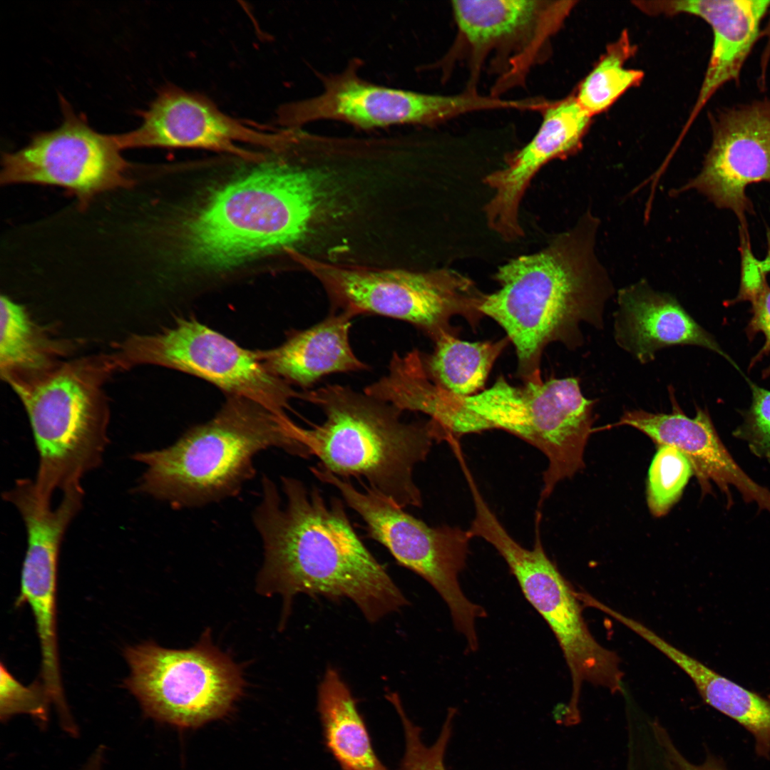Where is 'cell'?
Segmentation results:
<instances>
[{"label": "cell", "instance_id": "1", "mask_svg": "<svg viewBox=\"0 0 770 770\" xmlns=\"http://www.w3.org/2000/svg\"><path fill=\"white\" fill-rule=\"evenodd\" d=\"M281 481L285 504L276 484L265 475L262 478L252 520L264 553L257 590L282 597L283 621L300 593L349 599L371 623L408 604L359 538L343 501L332 498L327 502L319 488L308 491L292 477L282 476Z\"/></svg>", "mask_w": 770, "mask_h": 770}, {"label": "cell", "instance_id": "2", "mask_svg": "<svg viewBox=\"0 0 770 770\" xmlns=\"http://www.w3.org/2000/svg\"><path fill=\"white\" fill-rule=\"evenodd\" d=\"M594 229L587 221L545 250L511 260L496 273L500 288L484 294L481 312L514 345L523 383L543 381L548 345L576 348L582 342V322L602 326L611 289L593 255Z\"/></svg>", "mask_w": 770, "mask_h": 770}, {"label": "cell", "instance_id": "3", "mask_svg": "<svg viewBox=\"0 0 770 770\" xmlns=\"http://www.w3.org/2000/svg\"><path fill=\"white\" fill-rule=\"evenodd\" d=\"M233 179L169 231L177 271L214 274L266 255L298 252L301 242L294 174L285 146Z\"/></svg>", "mask_w": 770, "mask_h": 770}, {"label": "cell", "instance_id": "4", "mask_svg": "<svg viewBox=\"0 0 770 770\" xmlns=\"http://www.w3.org/2000/svg\"><path fill=\"white\" fill-rule=\"evenodd\" d=\"M295 423L250 399L228 395L210 421L166 448L138 452L145 466L137 491L178 508L234 497L255 474L254 458L270 448L302 458L312 455L295 436Z\"/></svg>", "mask_w": 770, "mask_h": 770}, {"label": "cell", "instance_id": "5", "mask_svg": "<svg viewBox=\"0 0 770 770\" xmlns=\"http://www.w3.org/2000/svg\"><path fill=\"white\" fill-rule=\"evenodd\" d=\"M299 399L325 416L311 428H295L297 439L319 466L342 478H365L369 487L403 508L421 506L414 468L441 441L431 420L405 422L403 412L391 404L339 384L305 390Z\"/></svg>", "mask_w": 770, "mask_h": 770}, {"label": "cell", "instance_id": "6", "mask_svg": "<svg viewBox=\"0 0 770 770\" xmlns=\"http://www.w3.org/2000/svg\"><path fill=\"white\" fill-rule=\"evenodd\" d=\"M118 369L113 354L62 361L38 376L10 383L27 413L38 453L37 496L81 488L102 462L109 411L103 384Z\"/></svg>", "mask_w": 770, "mask_h": 770}, {"label": "cell", "instance_id": "7", "mask_svg": "<svg viewBox=\"0 0 770 770\" xmlns=\"http://www.w3.org/2000/svg\"><path fill=\"white\" fill-rule=\"evenodd\" d=\"M595 404L583 396L575 377L515 386L503 376L491 387L466 396L432 384L421 401L423 413L448 438L503 430L543 452L552 472L565 469L584 451L592 431Z\"/></svg>", "mask_w": 770, "mask_h": 770}, {"label": "cell", "instance_id": "8", "mask_svg": "<svg viewBox=\"0 0 770 770\" xmlns=\"http://www.w3.org/2000/svg\"><path fill=\"white\" fill-rule=\"evenodd\" d=\"M290 260L312 275L334 312L377 314L410 323L435 341L457 334L451 323L463 317L473 328L484 317V293L466 276L441 268L410 270L326 263L292 252Z\"/></svg>", "mask_w": 770, "mask_h": 770}, {"label": "cell", "instance_id": "9", "mask_svg": "<svg viewBox=\"0 0 770 770\" xmlns=\"http://www.w3.org/2000/svg\"><path fill=\"white\" fill-rule=\"evenodd\" d=\"M468 529L472 536L490 543L502 556L527 600L540 614L555 636L568 667L572 691L563 719L580 720L579 699L587 682L612 693L623 691L624 674L617 653L592 635L575 590L550 560L537 532L533 547L524 548L507 532L488 503L474 508Z\"/></svg>", "mask_w": 770, "mask_h": 770}, {"label": "cell", "instance_id": "10", "mask_svg": "<svg viewBox=\"0 0 770 770\" xmlns=\"http://www.w3.org/2000/svg\"><path fill=\"white\" fill-rule=\"evenodd\" d=\"M310 470L319 481L339 491L364 521L370 538L436 590L447 605L455 628L465 638L466 650H477L476 622L486 617V610L466 597L458 580L473 538L470 531L450 525L429 526L363 483L364 490L359 491L349 479L319 465Z\"/></svg>", "mask_w": 770, "mask_h": 770}, {"label": "cell", "instance_id": "11", "mask_svg": "<svg viewBox=\"0 0 770 770\" xmlns=\"http://www.w3.org/2000/svg\"><path fill=\"white\" fill-rule=\"evenodd\" d=\"M124 684L148 717L182 728L226 715L242 695V669L212 643L207 630L193 647L164 648L153 642L127 647Z\"/></svg>", "mask_w": 770, "mask_h": 770}, {"label": "cell", "instance_id": "12", "mask_svg": "<svg viewBox=\"0 0 770 770\" xmlns=\"http://www.w3.org/2000/svg\"><path fill=\"white\" fill-rule=\"evenodd\" d=\"M574 1L466 0L451 7L457 31L446 58L462 61L473 83L483 71L496 77L491 96L523 81L547 53Z\"/></svg>", "mask_w": 770, "mask_h": 770}, {"label": "cell", "instance_id": "13", "mask_svg": "<svg viewBox=\"0 0 770 770\" xmlns=\"http://www.w3.org/2000/svg\"><path fill=\"white\" fill-rule=\"evenodd\" d=\"M114 356L119 369L152 364L180 371L282 416H287L289 401L300 396L267 369L260 350L245 349L194 318L178 319L153 334L132 336Z\"/></svg>", "mask_w": 770, "mask_h": 770}, {"label": "cell", "instance_id": "14", "mask_svg": "<svg viewBox=\"0 0 770 770\" xmlns=\"http://www.w3.org/2000/svg\"><path fill=\"white\" fill-rule=\"evenodd\" d=\"M361 66V61L354 58L340 72L318 73L322 92L280 105L277 123L281 128H302L332 120L366 130L399 125L428 126L499 106L497 99L473 91L442 96L373 83L359 74Z\"/></svg>", "mask_w": 770, "mask_h": 770}, {"label": "cell", "instance_id": "15", "mask_svg": "<svg viewBox=\"0 0 770 770\" xmlns=\"http://www.w3.org/2000/svg\"><path fill=\"white\" fill-rule=\"evenodd\" d=\"M63 120L35 133L24 148L2 155V185L32 183L63 188L81 206L102 192L130 188L131 165L115 135L97 132L61 97Z\"/></svg>", "mask_w": 770, "mask_h": 770}, {"label": "cell", "instance_id": "16", "mask_svg": "<svg viewBox=\"0 0 770 770\" xmlns=\"http://www.w3.org/2000/svg\"><path fill=\"white\" fill-rule=\"evenodd\" d=\"M83 494L63 493L58 505L41 502L33 485L23 482L11 489L7 502L18 510L27 533L20 591L15 605H29L41 653V679L53 693L62 691L56 629L58 560L61 543L69 524L80 510Z\"/></svg>", "mask_w": 770, "mask_h": 770}, {"label": "cell", "instance_id": "17", "mask_svg": "<svg viewBox=\"0 0 770 770\" xmlns=\"http://www.w3.org/2000/svg\"><path fill=\"white\" fill-rule=\"evenodd\" d=\"M139 115L142 122L137 128L115 135L121 150L198 148L255 161L265 155L246 150L239 143L274 149L287 135L284 128L266 132L246 125L225 113L205 95L173 84L161 87L148 108Z\"/></svg>", "mask_w": 770, "mask_h": 770}, {"label": "cell", "instance_id": "18", "mask_svg": "<svg viewBox=\"0 0 770 770\" xmlns=\"http://www.w3.org/2000/svg\"><path fill=\"white\" fill-rule=\"evenodd\" d=\"M712 142L700 173L687 185L734 212L746 230V188L770 183V100L725 110L712 119Z\"/></svg>", "mask_w": 770, "mask_h": 770}, {"label": "cell", "instance_id": "19", "mask_svg": "<svg viewBox=\"0 0 770 770\" xmlns=\"http://www.w3.org/2000/svg\"><path fill=\"white\" fill-rule=\"evenodd\" d=\"M543 114L542 123L530 141L511 155L503 169L485 178L486 184L494 191L485 207L487 221L505 240L523 235L519 205L534 175L549 161L575 153L592 118L575 96L548 103Z\"/></svg>", "mask_w": 770, "mask_h": 770}, {"label": "cell", "instance_id": "20", "mask_svg": "<svg viewBox=\"0 0 770 770\" xmlns=\"http://www.w3.org/2000/svg\"><path fill=\"white\" fill-rule=\"evenodd\" d=\"M670 414L643 410L625 411L611 426H630L649 436L657 446H672L689 460L704 493L713 481L726 496L727 507L733 503L730 486L735 487L746 503H755L770 515V491L753 481L733 459L721 441L708 412L697 409L689 418L670 393Z\"/></svg>", "mask_w": 770, "mask_h": 770}, {"label": "cell", "instance_id": "21", "mask_svg": "<svg viewBox=\"0 0 770 770\" xmlns=\"http://www.w3.org/2000/svg\"><path fill=\"white\" fill-rule=\"evenodd\" d=\"M651 15L686 14L704 20L713 34L709 61L689 128L704 106L724 84L738 81L743 64L759 38L760 24L770 0H682L635 1Z\"/></svg>", "mask_w": 770, "mask_h": 770}, {"label": "cell", "instance_id": "22", "mask_svg": "<svg viewBox=\"0 0 770 770\" xmlns=\"http://www.w3.org/2000/svg\"><path fill=\"white\" fill-rule=\"evenodd\" d=\"M618 305L616 342L642 364L654 359L659 350L674 345L699 346L727 357L714 338L667 294L638 284L620 291Z\"/></svg>", "mask_w": 770, "mask_h": 770}, {"label": "cell", "instance_id": "23", "mask_svg": "<svg viewBox=\"0 0 770 770\" xmlns=\"http://www.w3.org/2000/svg\"><path fill=\"white\" fill-rule=\"evenodd\" d=\"M345 312H333L320 322L293 332L277 347L260 350L267 369L289 384L304 389L333 373L367 370L349 341L351 319Z\"/></svg>", "mask_w": 770, "mask_h": 770}, {"label": "cell", "instance_id": "24", "mask_svg": "<svg viewBox=\"0 0 770 770\" xmlns=\"http://www.w3.org/2000/svg\"><path fill=\"white\" fill-rule=\"evenodd\" d=\"M658 650L688 675L707 704L754 736L758 755L769 757L770 700L721 675L666 640L659 642Z\"/></svg>", "mask_w": 770, "mask_h": 770}, {"label": "cell", "instance_id": "25", "mask_svg": "<svg viewBox=\"0 0 770 770\" xmlns=\"http://www.w3.org/2000/svg\"><path fill=\"white\" fill-rule=\"evenodd\" d=\"M318 711L326 744L344 770H389L379 759L351 692L329 667L318 687Z\"/></svg>", "mask_w": 770, "mask_h": 770}, {"label": "cell", "instance_id": "26", "mask_svg": "<svg viewBox=\"0 0 770 770\" xmlns=\"http://www.w3.org/2000/svg\"><path fill=\"white\" fill-rule=\"evenodd\" d=\"M0 373L8 384L29 379L52 369L62 361L68 343L48 334L26 308L1 296Z\"/></svg>", "mask_w": 770, "mask_h": 770}, {"label": "cell", "instance_id": "27", "mask_svg": "<svg viewBox=\"0 0 770 770\" xmlns=\"http://www.w3.org/2000/svg\"><path fill=\"white\" fill-rule=\"evenodd\" d=\"M509 342L505 337L471 342L446 333L434 341L432 353L421 354L423 366L436 386L458 396L473 395L483 390L495 361Z\"/></svg>", "mask_w": 770, "mask_h": 770}, {"label": "cell", "instance_id": "28", "mask_svg": "<svg viewBox=\"0 0 770 770\" xmlns=\"http://www.w3.org/2000/svg\"><path fill=\"white\" fill-rule=\"evenodd\" d=\"M635 52L630 36L624 31L607 47L589 74L580 84L575 98L592 117L610 108L625 92L638 86L644 73L625 67Z\"/></svg>", "mask_w": 770, "mask_h": 770}, {"label": "cell", "instance_id": "29", "mask_svg": "<svg viewBox=\"0 0 770 770\" xmlns=\"http://www.w3.org/2000/svg\"><path fill=\"white\" fill-rule=\"evenodd\" d=\"M693 472L690 462L677 449L657 446L649 468L647 498L650 510L664 515L681 497Z\"/></svg>", "mask_w": 770, "mask_h": 770}, {"label": "cell", "instance_id": "30", "mask_svg": "<svg viewBox=\"0 0 770 770\" xmlns=\"http://www.w3.org/2000/svg\"><path fill=\"white\" fill-rule=\"evenodd\" d=\"M399 714L405 738V752L402 770H446L445 756L453 734L455 708H449L436 741L426 746L422 741L421 729L406 715L400 698L396 693L387 695Z\"/></svg>", "mask_w": 770, "mask_h": 770}, {"label": "cell", "instance_id": "31", "mask_svg": "<svg viewBox=\"0 0 770 770\" xmlns=\"http://www.w3.org/2000/svg\"><path fill=\"white\" fill-rule=\"evenodd\" d=\"M49 694L42 681L25 685L17 680L3 662L0 665V719L6 722L18 714H28L41 723L48 721Z\"/></svg>", "mask_w": 770, "mask_h": 770}, {"label": "cell", "instance_id": "32", "mask_svg": "<svg viewBox=\"0 0 770 770\" xmlns=\"http://www.w3.org/2000/svg\"><path fill=\"white\" fill-rule=\"evenodd\" d=\"M769 250L764 260L770 271V235H769ZM758 270L753 274L749 283L744 290L741 301L748 300L751 303L752 317L747 326L749 337H753L756 333L761 332L765 337L764 346L752 359L751 365L770 354V284L766 280V270L761 261L757 260ZM770 374V364L764 370L763 376Z\"/></svg>", "mask_w": 770, "mask_h": 770}, {"label": "cell", "instance_id": "33", "mask_svg": "<svg viewBox=\"0 0 770 770\" xmlns=\"http://www.w3.org/2000/svg\"><path fill=\"white\" fill-rule=\"evenodd\" d=\"M749 382L752 403L733 434L746 441L754 455L770 463V391Z\"/></svg>", "mask_w": 770, "mask_h": 770}, {"label": "cell", "instance_id": "34", "mask_svg": "<svg viewBox=\"0 0 770 770\" xmlns=\"http://www.w3.org/2000/svg\"><path fill=\"white\" fill-rule=\"evenodd\" d=\"M654 730L660 745L663 747L670 770H727L724 766L714 758H708L702 764L696 765L687 761L675 748L667 733L654 725Z\"/></svg>", "mask_w": 770, "mask_h": 770}, {"label": "cell", "instance_id": "35", "mask_svg": "<svg viewBox=\"0 0 770 770\" xmlns=\"http://www.w3.org/2000/svg\"><path fill=\"white\" fill-rule=\"evenodd\" d=\"M106 747L100 745L78 770H105Z\"/></svg>", "mask_w": 770, "mask_h": 770}, {"label": "cell", "instance_id": "36", "mask_svg": "<svg viewBox=\"0 0 770 770\" xmlns=\"http://www.w3.org/2000/svg\"><path fill=\"white\" fill-rule=\"evenodd\" d=\"M769 19L768 20L766 26H765L764 29L761 32V34H760L761 36L765 37L766 38V47L764 48L763 55L761 56V61L762 73H763L762 75H764V73H765L766 65H767V63L769 62V57H770V8H769Z\"/></svg>", "mask_w": 770, "mask_h": 770}, {"label": "cell", "instance_id": "37", "mask_svg": "<svg viewBox=\"0 0 770 770\" xmlns=\"http://www.w3.org/2000/svg\"><path fill=\"white\" fill-rule=\"evenodd\" d=\"M342 770H344V769H342Z\"/></svg>", "mask_w": 770, "mask_h": 770}]
</instances>
